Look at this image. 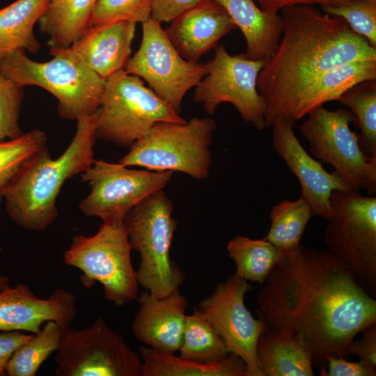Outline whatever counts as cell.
Segmentation results:
<instances>
[{"instance_id": "cell-29", "label": "cell", "mask_w": 376, "mask_h": 376, "mask_svg": "<svg viewBox=\"0 0 376 376\" xmlns=\"http://www.w3.org/2000/svg\"><path fill=\"white\" fill-rule=\"evenodd\" d=\"M178 351L182 358L205 363L221 360L230 354L222 338L197 307L186 316Z\"/></svg>"}, {"instance_id": "cell-23", "label": "cell", "mask_w": 376, "mask_h": 376, "mask_svg": "<svg viewBox=\"0 0 376 376\" xmlns=\"http://www.w3.org/2000/svg\"><path fill=\"white\" fill-rule=\"evenodd\" d=\"M228 13L242 32L246 56L266 62L275 52L283 32L279 14L269 13L258 8L254 0H213Z\"/></svg>"}, {"instance_id": "cell-19", "label": "cell", "mask_w": 376, "mask_h": 376, "mask_svg": "<svg viewBox=\"0 0 376 376\" xmlns=\"http://www.w3.org/2000/svg\"><path fill=\"white\" fill-rule=\"evenodd\" d=\"M132 323L134 337L143 345L170 354L179 350L186 319L187 301L179 290L157 297L146 290Z\"/></svg>"}, {"instance_id": "cell-35", "label": "cell", "mask_w": 376, "mask_h": 376, "mask_svg": "<svg viewBox=\"0 0 376 376\" xmlns=\"http://www.w3.org/2000/svg\"><path fill=\"white\" fill-rule=\"evenodd\" d=\"M24 96L22 86L0 74V141L23 134L19 117Z\"/></svg>"}, {"instance_id": "cell-16", "label": "cell", "mask_w": 376, "mask_h": 376, "mask_svg": "<svg viewBox=\"0 0 376 376\" xmlns=\"http://www.w3.org/2000/svg\"><path fill=\"white\" fill-rule=\"evenodd\" d=\"M294 125L282 118L276 119L271 125L272 146L297 178L300 196L308 203L313 216L327 219L331 212L332 192L349 187L334 171L329 173L321 162L308 154L295 135Z\"/></svg>"}, {"instance_id": "cell-8", "label": "cell", "mask_w": 376, "mask_h": 376, "mask_svg": "<svg viewBox=\"0 0 376 376\" xmlns=\"http://www.w3.org/2000/svg\"><path fill=\"white\" fill-rule=\"evenodd\" d=\"M132 251L123 221L103 222L92 236H74L63 258L66 265L82 272L80 281L85 288L99 282L105 298L121 307L139 295Z\"/></svg>"}, {"instance_id": "cell-32", "label": "cell", "mask_w": 376, "mask_h": 376, "mask_svg": "<svg viewBox=\"0 0 376 376\" xmlns=\"http://www.w3.org/2000/svg\"><path fill=\"white\" fill-rule=\"evenodd\" d=\"M47 143L46 134L38 129L8 141H0V203L7 187L19 170Z\"/></svg>"}, {"instance_id": "cell-5", "label": "cell", "mask_w": 376, "mask_h": 376, "mask_svg": "<svg viewBox=\"0 0 376 376\" xmlns=\"http://www.w3.org/2000/svg\"><path fill=\"white\" fill-rule=\"evenodd\" d=\"M47 62L30 59L16 50L0 61V74L19 86L41 87L57 100L59 116L66 120L95 113L102 100L106 79L70 58L56 55Z\"/></svg>"}, {"instance_id": "cell-40", "label": "cell", "mask_w": 376, "mask_h": 376, "mask_svg": "<svg viewBox=\"0 0 376 376\" xmlns=\"http://www.w3.org/2000/svg\"><path fill=\"white\" fill-rule=\"evenodd\" d=\"M258 2L260 8L264 11L279 14L280 11L287 7L295 6H331L343 0H254Z\"/></svg>"}, {"instance_id": "cell-34", "label": "cell", "mask_w": 376, "mask_h": 376, "mask_svg": "<svg viewBox=\"0 0 376 376\" xmlns=\"http://www.w3.org/2000/svg\"><path fill=\"white\" fill-rule=\"evenodd\" d=\"M151 7L152 0H97L88 27L116 21L142 24L151 17Z\"/></svg>"}, {"instance_id": "cell-14", "label": "cell", "mask_w": 376, "mask_h": 376, "mask_svg": "<svg viewBox=\"0 0 376 376\" xmlns=\"http://www.w3.org/2000/svg\"><path fill=\"white\" fill-rule=\"evenodd\" d=\"M124 70L146 81L178 113L185 94L207 74L205 64L187 61L178 53L161 23L152 17L142 23L141 45Z\"/></svg>"}, {"instance_id": "cell-25", "label": "cell", "mask_w": 376, "mask_h": 376, "mask_svg": "<svg viewBox=\"0 0 376 376\" xmlns=\"http://www.w3.org/2000/svg\"><path fill=\"white\" fill-rule=\"evenodd\" d=\"M52 0H17L0 9V61L18 50L36 54L41 48L33 26Z\"/></svg>"}, {"instance_id": "cell-4", "label": "cell", "mask_w": 376, "mask_h": 376, "mask_svg": "<svg viewBox=\"0 0 376 376\" xmlns=\"http://www.w3.org/2000/svg\"><path fill=\"white\" fill-rule=\"evenodd\" d=\"M173 211L162 189L138 203L123 219L132 250L141 258L136 271L139 285L157 297L179 290L185 279L184 271L171 258L177 228Z\"/></svg>"}, {"instance_id": "cell-37", "label": "cell", "mask_w": 376, "mask_h": 376, "mask_svg": "<svg viewBox=\"0 0 376 376\" xmlns=\"http://www.w3.org/2000/svg\"><path fill=\"white\" fill-rule=\"evenodd\" d=\"M361 333V338L350 343L349 354L358 356L360 361L376 371V323L367 326Z\"/></svg>"}, {"instance_id": "cell-12", "label": "cell", "mask_w": 376, "mask_h": 376, "mask_svg": "<svg viewBox=\"0 0 376 376\" xmlns=\"http://www.w3.org/2000/svg\"><path fill=\"white\" fill-rule=\"evenodd\" d=\"M265 63L245 54L230 55L223 44L217 45L213 58L205 64L206 75L195 87L194 100L209 115H214L219 104L230 103L244 121L265 130L266 106L257 88Z\"/></svg>"}, {"instance_id": "cell-41", "label": "cell", "mask_w": 376, "mask_h": 376, "mask_svg": "<svg viewBox=\"0 0 376 376\" xmlns=\"http://www.w3.org/2000/svg\"><path fill=\"white\" fill-rule=\"evenodd\" d=\"M1 252V249L0 248V253ZM9 278L4 276L0 274V290L6 288L8 287Z\"/></svg>"}, {"instance_id": "cell-22", "label": "cell", "mask_w": 376, "mask_h": 376, "mask_svg": "<svg viewBox=\"0 0 376 376\" xmlns=\"http://www.w3.org/2000/svg\"><path fill=\"white\" fill-rule=\"evenodd\" d=\"M264 376H313V361L303 339L287 329L265 327L256 345Z\"/></svg>"}, {"instance_id": "cell-38", "label": "cell", "mask_w": 376, "mask_h": 376, "mask_svg": "<svg viewBox=\"0 0 376 376\" xmlns=\"http://www.w3.org/2000/svg\"><path fill=\"white\" fill-rule=\"evenodd\" d=\"M203 0H152L151 17L159 23L171 22Z\"/></svg>"}, {"instance_id": "cell-1", "label": "cell", "mask_w": 376, "mask_h": 376, "mask_svg": "<svg viewBox=\"0 0 376 376\" xmlns=\"http://www.w3.org/2000/svg\"><path fill=\"white\" fill-rule=\"evenodd\" d=\"M257 297L267 327L287 329L308 347L313 365L327 357L348 359L355 336L376 323V300L327 251L301 244L281 251Z\"/></svg>"}, {"instance_id": "cell-17", "label": "cell", "mask_w": 376, "mask_h": 376, "mask_svg": "<svg viewBox=\"0 0 376 376\" xmlns=\"http://www.w3.org/2000/svg\"><path fill=\"white\" fill-rule=\"evenodd\" d=\"M77 313L76 296L56 289L48 298L38 297L25 284L0 290V331L38 334L42 325L54 321L70 327Z\"/></svg>"}, {"instance_id": "cell-15", "label": "cell", "mask_w": 376, "mask_h": 376, "mask_svg": "<svg viewBox=\"0 0 376 376\" xmlns=\"http://www.w3.org/2000/svg\"><path fill=\"white\" fill-rule=\"evenodd\" d=\"M252 289L249 281L232 274L219 283L197 308L222 338L229 352L244 361L249 376H264L256 345L266 325L262 318L256 319L244 304L246 292Z\"/></svg>"}, {"instance_id": "cell-24", "label": "cell", "mask_w": 376, "mask_h": 376, "mask_svg": "<svg viewBox=\"0 0 376 376\" xmlns=\"http://www.w3.org/2000/svg\"><path fill=\"white\" fill-rule=\"evenodd\" d=\"M141 376H249L246 363L230 353L214 362H200L174 354L160 352L145 345L140 347Z\"/></svg>"}, {"instance_id": "cell-26", "label": "cell", "mask_w": 376, "mask_h": 376, "mask_svg": "<svg viewBox=\"0 0 376 376\" xmlns=\"http://www.w3.org/2000/svg\"><path fill=\"white\" fill-rule=\"evenodd\" d=\"M97 0H52L39 19V31L50 47L67 48L88 27Z\"/></svg>"}, {"instance_id": "cell-2", "label": "cell", "mask_w": 376, "mask_h": 376, "mask_svg": "<svg viewBox=\"0 0 376 376\" xmlns=\"http://www.w3.org/2000/svg\"><path fill=\"white\" fill-rule=\"evenodd\" d=\"M280 13L281 37L257 80L267 128L290 97L318 75L340 64L376 59V48L340 17L313 6L287 7Z\"/></svg>"}, {"instance_id": "cell-39", "label": "cell", "mask_w": 376, "mask_h": 376, "mask_svg": "<svg viewBox=\"0 0 376 376\" xmlns=\"http://www.w3.org/2000/svg\"><path fill=\"white\" fill-rule=\"evenodd\" d=\"M33 334L22 331H3L0 334V376L6 375V367L15 351L33 337Z\"/></svg>"}, {"instance_id": "cell-33", "label": "cell", "mask_w": 376, "mask_h": 376, "mask_svg": "<svg viewBox=\"0 0 376 376\" xmlns=\"http://www.w3.org/2000/svg\"><path fill=\"white\" fill-rule=\"evenodd\" d=\"M320 7L324 13L343 18L354 32L376 48V0H343Z\"/></svg>"}, {"instance_id": "cell-30", "label": "cell", "mask_w": 376, "mask_h": 376, "mask_svg": "<svg viewBox=\"0 0 376 376\" xmlns=\"http://www.w3.org/2000/svg\"><path fill=\"white\" fill-rule=\"evenodd\" d=\"M313 216L308 203L301 196L283 200L269 213L270 228L265 239L281 251L297 247L310 219Z\"/></svg>"}, {"instance_id": "cell-28", "label": "cell", "mask_w": 376, "mask_h": 376, "mask_svg": "<svg viewBox=\"0 0 376 376\" xmlns=\"http://www.w3.org/2000/svg\"><path fill=\"white\" fill-rule=\"evenodd\" d=\"M337 101L352 113V123L360 131L358 139L363 152L370 157H376V79L354 85Z\"/></svg>"}, {"instance_id": "cell-21", "label": "cell", "mask_w": 376, "mask_h": 376, "mask_svg": "<svg viewBox=\"0 0 376 376\" xmlns=\"http://www.w3.org/2000/svg\"><path fill=\"white\" fill-rule=\"evenodd\" d=\"M369 79H376V59L358 60L336 65L318 75L296 92L276 119L282 118L295 124L324 104L337 101L354 85Z\"/></svg>"}, {"instance_id": "cell-31", "label": "cell", "mask_w": 376, "mask_h": 376, "mask_svg": "<svg viewBox=\"0 0 376 376\" xmlns=\"http://www.w3.org/2000/svg\"><path fill=\"white\" fill-rule=\"evenodd\" d=\"M65 327L54 321L45 323L40 331L19 346L6 367L8 376H36L49 355L56 352Z\"/></svg>"}, {"instance_id": "cell-3", "label": "cell", "mask_w": 376, "mask_h": 376, "mask_svg": "<svg viewBox=\"0 0 376 376\" xmlns=\"http://www.w3.org/2000/svg\"><path fill=\"white\" fill-rule=\"evenodd\" d=\"M95 113L77 120V130L65 150L52 159L47 146L17 173L4 194L9 217L24 229L43 231L58 215L56 199L66 180L94 162Z\"/></svg>"}, {"instance_id": "cell-7", "label": "cell", "mask_w": 376, "mask_h": 376, "mask_svg": "<svg viewBox=\"0 0 376 376\" xmlns=\"http://www.w3.org/2000/svg\"><path fill=\"white\" fill-rule=\"evenodd\" d=\"M217 123L211 118H192L185 123L159 122L130 146L118 162L157 171L185 173L198 180L210 173V146Z\"/></svg>"}, {"instance_id": "cell-13", "label": "cell", "mask_w": 376, "mask_h": 376, "mask_svg": "<svg viewBox=\"0 0 376 376\" xmlns=\"http://www.w3.org/2000/svg\"><path fill=\"white\" fill-rule=\"evenodd\" d=\"M173 172L134 170L119 163L95 159L80 174L88 184L90 192L79 207L89 217L103 222L122 221L138 203L152 194L162 190Z\"/></svg>"}, {"instance_id": "cell-10", "label": "cell", "mask_w": 376, "mask_h": 376, "mask_svg": "<svg viewBox=\"0 0 376 376\" xmlns=\"http://www.w3.org/2000/svg\"><path fill=\"white\" fill-rule=\"evenodd\" d=\"M353 119L348 109L331 111L320 106L307 115L298 129L315 159L331 166L349 188L375 196L376 157L361 150L358 134L350 128Z\"/></svg>"}, {"instance_id": "cell-9", "label": "cell", "mask_w": 376, "mask_h": 376, "mask_svg": "<svg viewBox=\"0 0 376 376\" xmlns=\"http://www.w3.org/2000/svg\"><path fill=\"white\" fill-rule=\"evenodd\" d=\"M186 121L139 77L123 69L106 79L95 112V134L97 139L130 147L157 123Z\"/></svg>"}, {"instance_id": "cell-18", "label": "cell", "mask_w": 376, "mask_h": 376, "mask_svg": "<svg viewBox=\"0 0 376 376\" xmlns=\"http://www.w3.org/2000/svg\"><path fill=\"white\" fill-rule=\"evenodd\" d=\"M136 23L116 21L88 27L69 47H50L60 55L83 64L104 79L124 69L130 58Z\"/></svg>"}, {"instance_id": "cell-36", "label": "cell", "mask_w": 376, "mask_h": 376, "mask_svg": "<svg viewBox=\"0 0 376 376\" xmlns=\"http://www.w3.org/2000/svg\"><path fill=\"white\" fill-rule=\"evenodd\" d=\"M325 368H320L323 376H375L376 371L361 361H349L343 357H327Z\"/></svg>"}, {"instance_id": "cell-20", "label": "cell", "mask_w": 376, "mask_h": 376, "mask_svg": "<svg viewBox=\"0 0 376 376\" xmlns=\"http://www.w3.org/2000/svg\"><path fill=\"white\" fill-rule=\"evenodd\" d=\"M236 25L218 3L203 0L181 14L164 30L170 42L187 61L198 63L205 53Z\"/></svg>"}, {"instance_id": "cell-11", "label": "cell", "mask_w": 376, "mask_h": 376, "mask_svg": "<svg viewBox=\"0 0 376 376\" xmlns=\"http://www.w3.org/2000/svg\"><path fill=\"white\" fill-rule=\"evenodd\" d=\"M56 352L57 376H141L139 352L102 318L79 330L65 327Z\"/></svg>"}, {"instance_id": "cell-6", "label": "cell", "mask_w": 376, "mask_h": 376, "mask_svg": "<svg viewBox=\"0 0 376 376\" xmlns=\"http://www.w3.org/2000/svg\"><path fill=\"white\" fill-rule=\"evenodd\" d=\"M324 240L327 251L343 264L372 297L376 295V196L348 188L330 197Z\"/></svg>"}, {"instance_id": "cell-27", "label": "cell", "mask_w": 376, "mask_h": 376, "mask_svg": "<svg viewBox=\"0 0 376 376\" xmlns=\"http://www.w3.org/2000/svg\"><path fill=\"white\" fill-rule=\"evenodd\" d=\"M227 251L235 265V274L260 285L265 282L281 253L265 237L251 239L241 235L228 242Z\"/></svg>"}]
</instances>
